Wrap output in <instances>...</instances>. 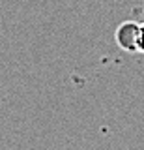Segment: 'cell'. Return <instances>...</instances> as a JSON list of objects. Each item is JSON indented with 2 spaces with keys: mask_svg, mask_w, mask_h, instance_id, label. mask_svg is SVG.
Listing matches in <instances>:
<instances>
[{
  "mask_svg": "<svg viewBox=\"0 0 144 150\" xmlns=\"http://www.w3.org/2000/svg\"><path fill=\"white\" fill-rule=\"evenodd\" d=\"M137 30H138V23H133V21H127L118 26L116 40H118V43L124 51L137 53V45H135L137 43Z\"/></svg>",
  "mask_w": 144,
  "mask_h": 150,
  "instance_id": "cell-1",
  "label": "cell"
},
{
  "mask_svg": "<svg viewBox=\"0 0 144 150\" xmlns=\"http://www.w3.org/2000/svg\"><path fill=\"white\" fill-rule=\"evenodd\" d=\"M137 53H144V23L138 25V30H137Z\"/></svg>",
  "mask_w": 144,
  "mask_h": 150,
  "instance_id": "cell-2",
  "label": "cell"
}]
</instances>
